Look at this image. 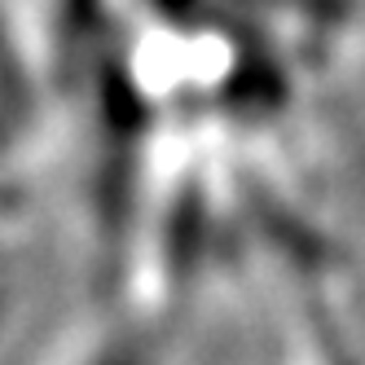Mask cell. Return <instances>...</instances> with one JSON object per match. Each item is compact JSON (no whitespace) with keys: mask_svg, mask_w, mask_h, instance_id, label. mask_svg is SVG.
I'll list each match as a JSON object with an SVG mask.
<instances>
[{"mask_svg":"<svg viewBox=\"0 0 365 365\" xmlns=\"http://www.w3.org/2000/svg\"><path fill=\"white\" fill-rule=\"evenodd\" d=\"M84 365H159V361L150 352H141V348H133V344H110V348L93 352Z\"/></svg>","mask_w":365,"mask_h":365,"instance_id":"cell-1","label":"cell"}]
</instances>
